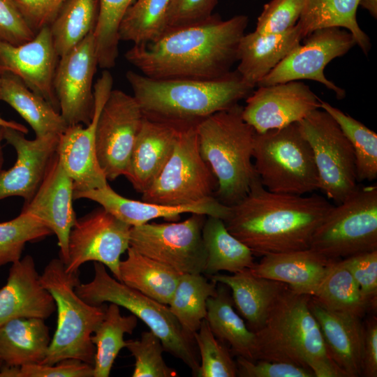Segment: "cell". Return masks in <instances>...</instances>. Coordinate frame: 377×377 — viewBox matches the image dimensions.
<instances>
[{
    "label": "cell",
    "mask_w": 377,
    "mask_h": 377,
    "mask_svg": "<svg viewBox=\"0 0 377 377\" xmlns=\"http://www.w3.org/2000/svg\"><path fill=\"white\" fill-rule=\"evenodd\" d=\"M239 103L196 125L200 154L217 181L214 197L231 207L248 193L256 175L253 160L256 131Z\"/></svg>",
    "instance_id": "5"
},
{
    "label": "cell",
    "mask_w": 377,
    "mask_h": 377,
    "mask_svg": "<svg viewBox=\"0 0 377 377\" xmlns=\"http://www.w3.org/2000/svg\"><path fill=\"white\" fill-rule=\"evenodd\" d=\"M73 182L64 169L56 153L32 199L21 211L30 213L44 222L57 238L59 258L68 260V242L77 218L73 207Z\"/></svg>",
    "instance_id": "21"
},
{
    "label": "cell",
    "mask_w": 377,
    "mask_h": 377,
    "mask_svg": "<svg viewBox=\"0 0 377 377\" xmlns=\"http://www.w3.org/2000/svg\"><path fill=\"white\" fill-rule=\"evenodd\" d=\"M208 277L216 283L230 288L234 306L253 332L264 325L273 303L287 286L256 276L249 268L232 274L218 273Z\"/></svg>",
    "instance_id": "28"
},
{
    "label": "cell",
    "mask_w": 377,
    "mask_h": 377,
    "mask_svg": "<svg viewBox=\"0 0 377 377\" xmlns=\"http://www.w3.org/2000/svg\"><path fill=\"white\" fill-rule=\"evenodd\" d=\"M333 207L316 194L272 192L253 177L246 195L230 207L228 231L255 256L310 248L313 235Z\"/></svg>",
    "instance_id": "2"
},
{
    "label": "cell",
    "mask_w": 377,
    "mask_h": 377,
    "mask_svg": "<svg viewBox=\"0 0 377 377\" xmlns=\"http://www.w3.org/2000/svg\"><path fill=\"white\" fill-rule=\"evenodd\" d=\"M120 306L110 303L104 318L91 336L95 346L93 377H108L120 350L126 348L125 334H132L138 325V318L131 314L122 316Z\"/></svg>",
    "instance_id": "36"
},
{
    "label": "cell",
    "mask_w": 377,
    "mask_h": 377,
    "mask_svg": "<svg viewBox=\"0 0 377 377\" xmlns=\"http://www.w3.org/2000/svg\"><path fill=\"white\" fill-rule=\"evenodd\" d=\"M4 128L5 126H0V172L2 170L4 158L2 141L4 140Z\"/></svg>",
    "instance_id": "55"
},
{
    "label": "cell",
    "mask_w": 377,
    "mask_h": 377,
    "mask_svg": "<svg viewBox=\"0 0 377 377\" xmlns=\"http://www.w3.org/2000/svg\"><path fill=\"white\" fill-rule=\"evenodd\" d=\"M309 249L331 260L377 250V186H359L333 205L315 230Z\"/></svg>",
    "instance_id": "9"
},
{
    "label": "cell",
    "mask_w": 377,
    "mask_h": 377,
    "mask_svg": "<svg viewBox=\"0 0 377 377\" xmlns=\"http://www.w3.org/2000/svg\"><path fill=\"white\" fill-rule=\"evenodd\" d=\"M0 86H1V77H0Z\"/></svg>",
    "instance_id": "57"
},
{
    "label": "cell",
    "mask_w": 377,
    "mask_h": 377,
    "mask_svg": "<svg viewBox=\"0 0 377 377\" xmlns=\"http://www.w3.org/2000/svg\"><path fill=\"white\" fill-rule=\"evenodd\" d=\"M200 356L198 377H235L237 368L227 345L212 333L204 319L193 334Z\"/></svg>",
    "instance_id": "43"
},
{
    "label": "cell",
    "mask_w": 377,
    "mask_h": 377,
    "mask_svg": "<svg viewBox=\"0 0 377 377\" xmlns=\"http://www.w3.org/2000/svg\"><path fill=\"white\" fill-rule=\"evenodd\" d=\"M82 198L97 202L106 211L131 227L140 226L158 218L177 220L181 214L186 213L215 216L224 221L230 210V207L221 203L215 197L181 206H168L135 200L121 196L108 184L99 188L73 192L74 200Z\"/></svg>",
    "instance_id": "22"
},
{
    "label": "cell",
    "mask_w": 377,
    "mask_h": 377,
    "mask_svg": "<svg viewBox=\"0 0 377 377\" xmlns=\"http://www.w3.org/2000/svg\"><path fill=\"white\" fill-rule=\"evenodd\" d=\"M2 374L3 377H93L94 367L82 360L68 358L54 364L4 366Z\"/></svg>",
    "instance_id": "46"
},
{
    "label": "cell",
    "mask_w": 377,
    "mask_h": 377,
    "mask_svg": "<svg viewBox=\"0 0 377 377\" xmlns=\"http://www.w3.org/2000/svg\"><path fill=\"white\" fill-rule=\"evenodd\" d=\"M119 265L120 281L168 305L181 274L129 246Z\"/></svg>",
    "instance_id": "31"
},
{
    "label": "cell",
    "mask_w": 377,
    "mask_h": 377,
    "mask_svg": "<svg viewBox=\"0 0 377 377\" xmlns=\"http://www.w3.org/2000/svg\"><path fill=\"white\" fill-rule=\"evenodd\" d=\"M170 1L135 0L120 24V40L140 45L158 38L167 29Z\"/></svg>",
    "instance_id": "40"
},
{
    "label": "cell",
    "mask_w": 377,
    "mask_h": 377,
    "mask_svg": "<svg viewBox=\"0 0 377 377\" xmlns=\"http://www.w3.org/2000/svg\"><path fill=\"white\" fill-rule=\"evenodd\" d=\"M320 105V99L300 80L258 86L246 98L242 117L263 133L298 123Z\"/></svg>",
    "instance_id": "18"
},
{
    "label": "cell",
    "mask_w": 377,
    "mask_h": 377,
    "mask_svg": "<svg viewBox=\"0 0 377 377\" xmlns=\"http://www.w3.org/2000/svg\"><path fill=\"white\" fill-rule=\"evenodd\" d=\"M0 101L10 105L29 124L36 137L61 135L68 125L60 112L43 98L31 91L17 76L0 75Z\"/></svg>",
    "instance_id": "30"
},
{
    "label": "cell",
    "mask_w": 377,
    "mask_h": 377,
    "mask_svg": "<svg viewBox=\"0 0 377 377\" xmlns=\"http://www.w3.org/2000/svg\"><path fill=\"white\" fill-rule=\"evenodd\" d=\"M206 215L191 214L180 222L133 226L130 246L182 274H203L206 264L202 229Z\"/></svg>",
    "instance_id": "12"
},
{
    "label": "cell",
    "mask_w": 377,
    "mask_h": 377,
    "mask_svg": "<svg viewBox=\"0 0 377 377\" xmlns=\"http://www.w3.org/2000/svg\"><path fill=\"white\" fill-rule=\"evenodd\" d=\"M59 59L49 27L40 29L30 41L19 45L0 40V75L10 73L17 76L60 112L54 88Z\"/></svg>",
    "instance_id": "19"
},
{
    "label": "cell",
    "mask_w": 377,
    "mask_h": 377,
    "mask_svg": "<svg viewBox=\"0 0 377 377\" xmlns=\"http://www.w3.org/2000/svg\"><path fill=\"white\" fill-rule=\"evenodd\" d=\"M304 38L299 25L279 34H244L239 45L237 71L255 87Z\"/></svg>",
    "instance_id": "27"
},
{
    "label": "cell",
    "mask_w": 377,
    "mask_h": 377,
    "mask_svg": "<svg viewBox=\"0 0 377 377\" xmlns=\"http://www.w3.org/2000/svg\"><path fill=\"white\" fill-rule=\"evenodd\" d=\"M143 119L133 96L111 91L98 116L95 137L98 162L108 180L126 175Z\"/></svg>",
    "instance_id": "13"
},
{
    "label": "cell",
    "mask_w": 377,
    "mask_h": 377,
    "mask_svg": "<svg viewBox=\"0 0 377 377\" xmlns=\"http://www.w3.org/2000/svg\"><path fill=\"white\" fill-rule=\"evenodd\" d=\"M126 348L135 359L133 377H175V370L167 365L160 339L151 330L143 332L139 339L126 341Z\"/></svg>",
    "instance_id": "44"
},
{
    "label": "cell",
    "mask_w": 377,
    "mask_h": 377,
    "mask_svg": "<svg viewBox=\"0 0 377 377\" xmlns=\"http://www.w3.org/2000/svg\"><path fill=\"white\" fill-rule=\"evenodd\" d=\"M3 362L0 360V368L3 366Z\"/></svg>",
    "instance_id": "56"
},
{
    "label": "cell",
    "mask_w": 377,
    "mask_h": 377,
    "mask_svg": "<svg viewBox=\"0 0 377 377\" xmlns=\"http://www.w3.org/2000/svg\"><path fill=\"white\" fill-rule=\"evenodd\" d=\"M248 21L244 15L224 20L212 14L196 23L167 28L156 39L133 45L124 56L152 78L217 79L237 61Z\"/></svg>",
    "instance_id": "1"
},
{
    "label": "cell",
    "mask_w": 377,
    "mask_h": 377,
    "mask_svg": "<svg viewBox=\"0 0 377 377\" xmlns=\"http://www.w3.org/2000/svg\"><path fill=\"white\" fill-rule=\"evenodd\" d=\"M217 284L216 294L207 302L208 325L214 336L230 347L232 354L253 361L255 332L235 310L227 286Z\"/></svg>",
    "instance_id": "33"
},
{
    "label": "cell",
    "mask_w": 377,
    "mask_h": 377,
    "mask_svg": "<svg viewBox=\"0 0 377 377\" xmlns=\"http://www.w3.org/2000/svg\"><path fill=\"white\" fill-rule=\"evenodd\" d=\"M237 376L239 377H315L309 369L297 365L266 360H249L237 356Z\"/></svg>",
    "instance_id": "48"
},
{
    "label": "cell",
    "mask_w": 377,
    "mask_h": 377,
    "mask_svg": "<svg viewBox=\"0 0 377 377\" xmlns=\"http://www.w3.org/2000/svg\"><path fill=\"white\" fill-rule=\"evenodd\" d=\"M98 66L94 32L59 57L54 88L60 114L68 126L89 125L94 112L93 80Z\"/></svg>",
    "instance_id": "16"
},
{
    "label": "cell",
    "mask_w": 377,
    "mask_h": 377,
    "mask_svg": "<svg viewBox=\"0 0 377 377\" xmlns=\"http://www.w3.org/2000/svg\"><path fill=\"white\" fill-rule=\"evenodd\" d=\"M341 261L359 286L371 309H376L377 250L355 254Z\"/></svg>",
    "instance_id": "47"
},
{
    "label": "cell",
    "mask_w": 377,
    "mask_h": 377,
    "mask_svg": "<svg viewBox=\"0 0 377 377\" xmlns=\"http://www.w3.org/2000/svg\"><path fill=\"white\" fill-rule=\"evenodd\" d=\"M311 297L286 286L264 325L254 332L253 361L297 365L311 370L315 377H343L327 355L319 325L309 309Z\"/></svg>",
    "instance_id": "4"
},
{
    "label": "cell",
    "mask_w": 377,
    "mask_h": 377,
    "mask_svg": "<svg viewBox=\"0 0 377 377\" xmlns=\"http://www.w3.org/2000/svg\"><path fill=\"white\" fill-rule=\"evenodd\" d=\"M57 310L51 293L42 285L30 255L12 263L6 284L0 288V327L16 318L46 320Z\"/></svg>",
    "instance_id": "23"
},
{
    "label": "cell",
    "mask_w": 377,
    "mask_h": 377,
    "mask_svg": "<svg viewBox=\"0 0 377 377\" xmlns=\"http://www.w3.org/2000/svg\"><path fill=\"white\" fill-rule=\"evenodd\" d=\"M50 342L44 319H13L0 327V360L6 367L42 363Z\"/></svg>",
    "instance_id": "29"
},
{
    "label": "cell",
    "mask_w": 377,
    "mask_h": 377,
    "mask_svg": "<svg viewBox=\"0 0 377 377\" xmlns=\"http://www.w3.org/2000/svg\"><path fill=\"white\" fill-rule=\"evenodd\" d=\"M31 29L36 34L50 27L67 0H12Z\"/></svg>",
    "instance_id": "51"
},
{
    "label": "cell",
    "mask_w": 377,
    "mask_h": 377,
    "mask_svg": "<svg viewBox=\"0 0 377 377\" xmlns=\"http://www.w3.org/2000/svg\"><path fill=\"white\" fill-rule=\"evenodd\" d=\"M59 136L50 134L34 140L10 127L4 128V140L17 153L13 167L0 172V200L18 196L30 201L38 189L50 162L57 153Z\"/></svg>",
    "instance_id": "20"
},
{
    "label": "cell",
    "mask_w": 377,
    "mask_h": 377,
    "mask_svg": "<svg viewBox=\"0 0 377 377\" xmlns=\"http://www.w3.org/2000/svg\"><path fill=\"white\" fill-rule=\"evenodd\" d=\"M218 0H171L167 15V28L181 27L204 20L212 15Z\"/></svg>",
    "instance_id": "50"
},
{
    "label": "cell",
    "mask_w": 377,
    "mask_h": 377,
    "mask_svg": "<svg viewBox=\"0 0 377 377\" xmlns=\"http://www.w3.org/2000/svg\"><path fill=\"white\" fill-rule=\"evenodd\" d=\"M217 283L203 274H182L168 305L184 330L193 337L207 316V302Z\"/></svg>",
    "instance_id": "35"
},
{
    "label": "cell",
    "mask_w": 377,
    "mask_h": 377,
    "mask_svg": "<svg viewBox=\"0 0 377 377\" xmlns=\"http://www.w3.org/2000/svg\"><path fill=\"white\" fill-rule=\"evenodd\" d=\"M217 181L199 148L196 125L182 126L173 151L142 200L168 206L214 197Z\"/></svg>",
    "instance_id": "10"
},
{
    "label": "cell",
    "mask_w": 377,
    "mask_h": 377,
    "mask_svg": "<svg viewBox=\"0 0 377 377\" xmlns=\"http://www.w3.org/2000/svg\"><path fill=\"white\" fill-rule=\"evenodd\" d=\"M131 228L102 207L77 219L68 237L66 272H77L83 264L97 262L120 281V258L130 246Z\"/></svg>",
    "instance_id": "14"
},
{
    "label": "cell",
    "mask_w": 377,
    "mask_h": 377,
    "mask_svg": "<svg viewBox=\"0 0 377 377\" xmlns=\"http://www.w3.org/2000/svg\"><path fill=\"white\" fill-rule=\"evenodd\" d=\"M320 108L337 121L350 142L355 154L357 182L375 180L377 178V134L327 102L320 100Z\"/></svg>",
    "instance_id": "39"
},
{
    "label": "cell",
    "mask_w": 377,
    "mask_h": 377,
    "mask_svg": "<svg viewBox=\"0 0 377 377\" xmlns=\"http://www.w3.org/2000/svg\"><path fill=\"white\" fill-rule=\"evenodd\" d=\"M179 128L144 116L125 175L137 192L142 194L145 191L168 162Z\"/></svg>",
    "instance_id": "25"
},
{
    "label": "cell",
    "mask_w": 377,
    "mask_h": 377,
    "mask_svg": "<svg viewBox=\"0 0 377 377\" xmlns=\"http://www.w3.org/2000/svg\"><path fill=\"white\" fill-rule=\"evenodd\" d=\"M304 39L257 86L311 80L333 91L337 99L345 98L346 91L326 78L324 69L356 45L353 35L343 28L328 27L315 30Z\"/></svg>",
    "instance_id": "15"
},
{
    "label": "cell",
    "mask_w": 377,
    "mask_h": 377,
    "mask_svg": "<svg viewBox=\"0 0 377 377\" xmlns=\"http://www.w3.org/2000/svg\"><path fill=\"white\" fill-rule=\"evenodd\" d=\"M249 268L258 276L280 281L296 293L313 296L333 263L311 249L269 253Z\"/></svg>",
    "instance_id": "26"
},
{
    "label": "cell",
    "mask_w": 377,
    "mask_h": 377,
    "mask_svg": "<svg viewBox=\"0 0 377 377\" xmlns=\"http://www.w3.org/2000/svg\"><path fill=\"white\" fill-rule=\"evenodd\" d=\"M314 158L318 189L339 204L359 186L353 147L337 121L319 108L298 122Z\"/></svg>",
    "instance_id": "11"
},
{
    "label": "cell",
    "mask_w": 377,
    "mask_h": 377,
    "mask_svg": "<svg viewBox=\"0 0 377 377\" xmlns=\"http://www.w3.org/2000/svg\"><path fill=\"white\" fill-rule=\"evenodd\" d=\"M202 237L207 255L203 274H234L254 265L251 249L228 231L221 219L206 216Z\"/></svg>",
    "instance_id": "32"
},
{
    "label": "cell",
    "mask_w": 377,
    "mask_h": 377,
    "mask_svg": "<svg viewBox=\"0 0 377 377\" xmlns=\"http://www.w3.org/2000/svg\"><path fill=\"white\" fill-rule=\"evenodd\" d=\"M79 275V271L66 272L59 258L52 259L40 274L41 283L54 297L57 311L56 330L41 364L73 358L94 365L95 346L91 336L104 318L107 305H91L78 296L75 288L80 283Z\"/></svg>",
    "instance_id": "6"
},
{
    "label": "cell",
    "mask_w": 377,
    "mask_h": 377,
    "mask_svg": "<svg viewBox=\"0 0 377 377\" xmlns=\"http://www.w3.org/2000/svg\"><path fill=\"white\" fill-rule=\"evenodd\" d=\"M253 159L261 184L269 191L303 195L318 189L313 152L298 123L256 133Z\"/></svg>",
    "instance_id": "8"
},
{
    "label": "cell",
    "mask_w": 377,
    "mask_h": 377,
    "mask_svg": "<svg viewBox=\"0 0 377 377\" xmlns=\"http://www.w3.org/2000/svg\"><path fill=\"white\" fill-rule=\"evenodd\" d=\"M362 376H377V319L371 318L364 325Z\"/></svg>",
    "instance_id": "52"
},
{
    "label": "cell",
    "mask_w": 377,
    "mask_h": 377,
    "mask_svg": "<svg viewBox=\"0 0 377 377\" xmlns=\"http://www.w3.org/2000/svg\"><path fill=\"white\" fill-rule=\"evenodd\" d=\"M328 356L343 377L362 376L364 325L361 318L325 307L313 297L309 302Z\"/></svg>",
    "instance_id": "24"
},
{
    "label": "cell",
    "mask_w": 377,
    "mask_h": 377,
    "mask_svg": "<svg viewBox=\"0 0 377 377\" xmlns=\"http://www.w3.org/2000/svg\"><path fill=\"white\" fill-rule=\"evenodd\" d=\"M359 6L367 10L369 13L376 19L377 17V0H359Z\"/></svg>",
    "instance_id": "53"
},
{
    "label": "cell",
    "mask_w": 377,
    "mask_h": 377,
    "mask_svg": "<svg viewBox=\"0 0 377 377\" xmlns=\"http://www.w3.org/2000/svg\"><path fill=\"white\" fill-rule=\"evenodd\" d=\"M98 15V0H67L49 27L59 57L94 31Z\"/></svg>",
    "instance_id": "37"
},
{
    "label": "cell",
    "mask_w": 377,
    "mask_h": 377,
    "mask_svg": "<svg viewBox=\"0 0 377 377\" xmlns=\"http://www.w3.org/2000/svg\"><path fill=\"white\" fill-rule=\"evenodd\" d=\"M312 297L329 309L360 318L371 309L341 259L333 263Z\"/></svg>",
    "instance_id": "38"
},
{
    "label": "cell",
    "mask_w": 377,
    "mask_h": 377,
    "mask_svg": "<svg viewBox=\"0 0 377 377\" xmlns=\"http://www.w3.org/2000/svg\"><path fill=\"white\" fill-rule=\"evenodd\" d=\"M113 78L107 69L94 84V112L91 123L68 126L59 136L57 154L73 182L74 191L99 188L108 179L101 168L96 152V128L100 112L112 90Z\"/></svg>",
    "instance_id": "17"
},
{
    "label": "cell",
    "mask_w": 377,
    "mask_h": 377,
    "mask_svg": "<svg viewBox=\"0 0 377 377\" xmlns=\"http://www.w3.org/2000/svg\"><path fill=\"white\" fill-rule=\"evenodd\" d=\"M0 126L5 127H10L18 130L25 134L28 133L27 127L20 123L15 121H8L2 118L0 115Z\"/></svg>",
    "instance_id": "54"
},
{
    "label": "cell",
    "mask_w": 377,
    "mask_h": 377,
    "mask_svg": "<svg viewBox=\"0 0 377 377\" xmlns=\"http://www.w3.org/2000/svg\"><path fill=\"white\" fill-rule=\"evenodd\" d=\"M304 0H270L258 17L256 31L260 34H279L297 22Z\"/></svg>",
    "instance_id": "45"
},
{
    "label": "cell",
    "mask_w": 377,
    "mask_h": 377,
    "mask_svg": "<svg viewBox=\"0 0 377 377\" xmlns=\"http://www.w3.org/2000/svg\"><path fill=\"white\" fill-rule=\"evenodd\" d=\"M98 15L94 31L98 66L114 67L119 54V31L121 21L135 0H98Z\"/></svg>",
    "instance_id": "41"
},
{
    "label": "cell",
    "mask_w": 377,
    "mask_h": 377,
    "mask_svg": "<svg viewBox=\"0 0 377 377\" xmlns=\"http://www.w3.org/2000/svg\"><path fill=\"white\" fill-rule=\"evenodd\" d=\"M359 0H304L297 22L304 38L315 30L340 27L348 30L354 37L356 45L367 54L371 47L369 36L357 21Z\"/></svg>",
    "instance_id": "34"
},
{
    "label": "cell",
    "mask_w": 377,
    "mask_h": 377,
    "mask_svg": "<svg viewBox=\"0 0 377 377\" xmlns=\"http://www.w3.org/2000/svg\"><path fill=\"white\" fill-rule=\"evenodd\" d=\"M94 269L93 279L75 287L78 296L91 305L109 302L128 310L160 339L165 352L183 362L193 376H198L200 356L194 337L184 330L168 305L111 276L102 263L94 262Z\"/></svg>",
    "instance_id": "7"
},
{
    "label": "cell",
    "mask_w": 377,
    "mask_h": 377,
    "mask_svg": "<svg viewBox=\"0 0 377 377\" xmlns=\"http://www.w3.org/2000/svg\"><path fill=\"white\" fill-rule=\"evenodd\" d=\"M52 234L40 219L22 211L17 217L0 223V267L19 260L27 243L43 240Z\"/></svg>",
    "instance_id": "42"
},
{
    "label": "cell",
    "mask_w": 377,
    "mask_h": 377,
    "mask_svg": "<svg viewBox=\"0 0 377 377\" xmlns=\"http://www.w3.org/2000/svg\"><path fill=\"white\" fill-rule=\"evenodd\" d=\"M126 77L145 117L179 126L197 125L238 104L254 89L237 70L214 80L156 79L132 71Z\"/></svg>",
    "instance_id": "3"
},
{
    "label": "cell",
    "mask_w": 377,
    "mask_h": 377,
    "mask_svg": "<svg viewBox=\"0 0 377 377\" xmlns=\"http://www.w3.org/2000/svg\"><path fill=\"white\" fill-rule=\"evenodd\" d=\"M35 35L13 1L0 0V40L19 45Z\"/></svg>",
    "instance_id": "49"
}]
</instances>
